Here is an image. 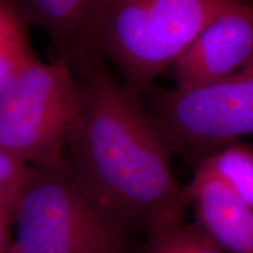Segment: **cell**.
<instances>
[{"mask_svg": "<svg viewBox=\"0 0 253 253\" xmlns=\"http://www.w3.org/2000/svg\"><path fill=\"white\" fill-rule=\"evenodd\" d=\"M79 99L66 144L72 175L123 225L147 231L183 217L171 149L140 100L103 61L77 72Z\"/></svg>", "mask_w": 253, "mask_h": 253, "instance_id": "cell-1", "label": "cell"}, {"mask_svg": "<svg viewBox=\"0 0 253 253\" xmlns=\"http://www.w3.org/2000/svg\"><path fill=\"white\" fill-rule=\"evenodd\" d=\"M239 0H106L88 38L80 71L109 61L140 97L212 19Z\"/></svg>", "mask_w": 253, "mask_h": 253, "instance_id": "cell-2", "label": "cell"}, {"mask_svg": "<svg viewBox=\"0 0 253 253\" xmlns=\"http://www.w3.org/2000/svg\"><path fill=\"white\" fill-rule=\"evenodd\" d=\"M6 253H134L128 227L94 201L65 162L36 168Z\"/></svg>", "mask_w": 253, "mask_h": 253, "instance_id": "cell-3", "label": "cell"}, {"mask_svg": "<svg viewBox=\"0 0 253 253\" xmlns=\"http://www.w3.org/2000/svg\"><path fill=\"white\" fill-rule=\"evenodd\" d=\"M78 99L65 58L28 60L0 90V148L33 168L61 166Z\"/></svg>", "mask_w": 253, "mask_h": 253, "instance_id": "cell-4", "label": "cell"}, {"mask_svg": "<svg viewBox=\"0 0 253 253\" xmlns=\"http://www.w3.org/2000/svg\"><path fill=\"white\" fill-rule=\"evenodd\" d=\"M148 115L170 149L209 153L253 135V59L239 71L188 89L153 86Z\"/></svg>", "mask_w": 253, "mask_h": 253, "instance_id": "cell-5", "label": "cell"}, {"mask_svg": "<svg viewBox=\"0 0 253 253\" xmlns=\"http://www.w3.org/2000/svg\"><path fill=\"white\" fill-rule=\"evenodd\" d=\"M253 59V4L239 1L209 23L172 63L175 88L221 80Z\"/></svg>", "mask_w": 253, "mask_h": 253, "instance_id": "cell-6", "label": "cell"}, {"mask_svg": "<svg viewBox=\"0 0 253 253\" xmlns=\"http://www.w3.org/2000/svg\"><path fill=\"white\" fill-rule=\"evenodd\" d=\"M196 224L225 253H253V209L218 177L197 164L183 188Z\"/></svg>", "mask_w": 253, "mask_h": 253, "instance_id": "cell-7", "label": "cell"}, {"mask_svg": "<svg viewBox=\"0 0 253 253\" xmlns=\"http://www.w3.org/2000/svg\"><path fill=\"white\" fill-rule=\"evenodd\" d=\"M26 25L52 39L73 69L86 55L88 38L106 0H11Z\"/></svg>", "mask_w": 253, "mask_h": 253, "instance_id": "cell-8", "label": "cell"}, {"mask_svg": "<svg viewBox=\"0 0 253 253\" xmlns=\"http://www.w3.org/2000/svg\"><path fill=\"white\" fill-rule=\"evenodd\" d=\"M253 209V147L233 141L214 148L198 162Z\"/></svg>", "mask_w": 253, "mask_h": 253, "instance_id": "cell-9", "label": "cell"}, {"mask_svg": "<svg viewBox=\"0 0 253 253\" xmlns=\"http://www.w3.org/2000/svg\"><path fill=\"white\" fill-rule=\"evenodd\" d=\"M147 253H225L197 224L172 218L147 230Z\"/></svg>", "mask_w": 253, "mask_h": 253, "instance_id": "cell-10", "label": "cell"}, {"mask_svg": "<svg viewBox=\"0 0 253 253\" xmlns=\"http://www.w3.org/2000/svg\"><path fill=\"white\" fill-rule=\"evenodd\" d=\"M34 170L36 168L0 148V210L12 221L19 199Z\"/></svg>", "mask_w": 253, "mask_h": 253, "instance_id": "cell-11", "label": "cell"}, {"mask_svg": "<svg viewBox=\"0 0 253 253\" xmlns=\"http://www.w3.org/2000/svg\"><path fill=\"white\" fill-rule=\"evenodd\" d=\"M34 58L27 39L0 43V90L28 60Z\"/></svg>", "mask_w": 253, "mask_h": 253, "instance_id": "cell-12", "label": "cell"}, {"mask_svg": "<svg viewBox=\"0 0 253 253\" xmlns=\"http://www.w3.org/2000/svg\"><path fill=\"white\" fill-rule=\"evenodd\" d=\"M26 26L11 0H0V43L27 39Z\"/></svg>", "mask_w": 253, "mask_h": 253, "instance_id": "cell-13", "label": "cell"}, {"mask_svg": "<svg viewBox=\"0 0 253 253\" xmlns=\"http://www.w3.org/2000/svg\"><path fill=\"white\" fill-rule=\"evenodd\" d=\"M13 224L11 218L0 210V253H6L11 243L9 226Z\"/></svg>", "mask_w": 253, "mask_h": 253, "instance_id": "cell-14", "label": "cell"}, {"mask_svg": "<svg viewBox=\"0 0 253 253\" xmlns=\"http://www.w3.org/2000/svg\"><path fill=\"white\" fill-rule=\"evenodd\" d=\"M239 1H244V2H252V4H253V0H239Z\"/></svg>", "mask_w": 253, "mask_h": 253, "instance_id": "cell-15", "label": "cell"}]
</instances>
